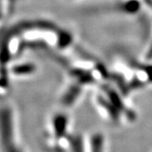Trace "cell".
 <instances>
[{
    "mask_svg": "<svg viewBox=\"0 0 152 152\" xmlns=\"http://www.w3.org/2000/svg\"><path fill=\"white\" fill-rule=\"evenodd\" d=\"M104 93L107 97L99 96L96 98V104L102 110L105 119L116 125L132 123L135 119L134 112L123 102L122 99L114 91L104 89Z\"/></svg>",
    "mask_w": 152,
    "mask_h": 152,
    "instance_id": "6da1fadb",
    "label": "cell"
},
{
    "mask_svg": "<svg viewBox=\"0 0 152 152\" xmlns=\"http://www.w3.org/2000/svg\"><path fill=\"white\" fill-rule=\"evenodd\" d=\"M69 120L63 113H58L50 121L46 146L50 152H69L74 134L69 132Z\"/></svg>",
    "mask_w": 152,
    "mask_h": 152,
    "instance_id": "7a4b0ae2",
    "label": "cell"
},
{
    "mask_svg": "<svg viewBox=\"0 0 152 152\" xmlns=\"http://www.w3.org/2000/svg\"><path fill=\"white\" fill-rule=\"evenodd\" d=\"M87 152H105V137L100 132H94L85 137Z\"/></svg>",
    "mask_w": 152,
    "mask_h": 152,
    "instance_id": "3957f363",
    "label": "cell"
}]
</instances>
